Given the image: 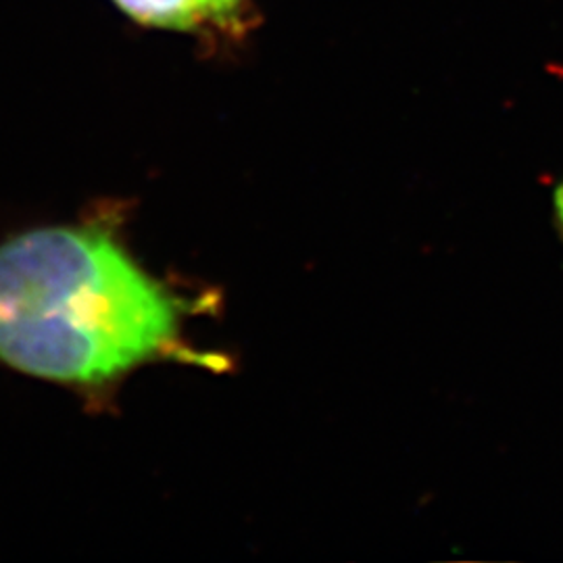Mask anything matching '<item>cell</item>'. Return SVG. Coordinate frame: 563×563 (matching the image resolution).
Returning <instances> with one entry per match:
<instances>
[{"mask_svg":"<svg viewBox=\"0 0 563 563\" xmlns=\"http://www.w3.org/2000/svg\"><path fill=\"white\" fill-rule=\"evenodd\" d=\"M553 197H555V223H558V230L563 239V181L555 188Z\"/></svg>","mask_w":563,"mask_h":563,"instance_id":"4","label":"cell"},{"mask_svg":"<svg viewBox=\"0 0 563 563\" xmlns=\"http://www.w3.org/2000/svg\"><path fill=\"white\" fill-rule=\"evenodd\" d=\"M121 11L146 27L199 32L211 30L205 0H113Z\"/></svg>","mask_w":563,"mask_h":563,"instance_id":"2","label":"cell"},{"mask_svg":"<svg viewBox=\"0 0 563 563\" xmlns=\"http://www.w3.org/2000/svg\"><path fill=\"white\" fill-rule=\"evenodd\" d=\"M188 302L99 228L0 244V362L76 386L118 380L178 346Z\"/></svg>","mask_w":563,"mask_h":563,"instance_id":"1","label":"cell"},{"mask_svg":"<svg viewBox=\"0 0 563 563\" xmlns=\"http://www.w3.org/2000/svg\"><path fill=\"white\" fill-rule=\"evenodd\" d=\"M205 7L209 13L211 30L234 32L242 27L246 0H205Z\"/></svg>","mask_w":563,"mask_h":563,"instance_id":"3","label":"cell"}]
</instances>
